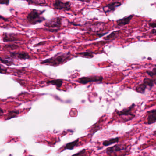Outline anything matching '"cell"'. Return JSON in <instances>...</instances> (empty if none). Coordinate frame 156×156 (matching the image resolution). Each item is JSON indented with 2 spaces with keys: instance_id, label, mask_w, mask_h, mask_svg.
Wrapping results in <instances>:
<instances>
[{
  "instance_id": "5",
  "label": "cell",
  "mask_w": 156,
  "mask_h": 156,
  "mask_svg": "<svg viewBox=\"0 0 156 156\" xmlns=\"http://www.w3.org/2000/svg\"><path fill=\"white\" fill-rule=\"evenodd\" d=\"M103 80V78L102 76H91L80 78L78 82L80 84H86L91 82H101Z\"/></svg>"
},
{
  "instance_id": "34",
  "label": "cell",
  "mask_w": 156,
  "mask_h": 156,
  "mask_svg": "<svg viewBox=\"0 0 156 156\" xmlns=\"http://www.w3.org/2000/svg\"><path fill=\"white\" fill-rule=\"evenodd\" d=\"M153 134H154V135L156 136V131H154Z\"/></svg>"
},
{
  "instance_id": "25",
  "label": "cell",
  "mask_w": 156,
  "mask_h": 156,
  "mask_svg": "<svg viewBox=\"0 0 156 156\" xmlns=\"http://www.w3.org/2000/svg\"><path fill=\"white\" fill-rule=\"evenodd\" d=\"M7 72V70L4 66L0 65V73H6Z\"/></svg>"
},
{
  "instance_id": "7",
  "label": "cell",
  "mask_w": 156,
  "mask_h": 156,
  "mask_svg": "<svg viewBox=\"0 0 156 156\" xmlns=\"http://www.w3.org/2000/svg\"><path fill=\"white\" fill-rule=\"evenodd\" d=\"M135 106V104L133 103L128 108L123 109L122 111H117L116 113H117L118 116H128V115H130V116L134 117L135 116L134 114L132 113V111L134 108Z\"/></svg>"
},
{
  "instance_id": "6",
  "label": "cell",
  "mask_w": 156,
  "mask_h": 156,
  "mask_svg": "<svg viewBox=\"0 0 156 156\" xmlns=\"http://www.w3.org/2000/svg\"><path fill=\"white\" fill-rule=\"evenodd\" d=\"M122 3L119 2H112L102 8L105 13L107 14L114 12L118 7L122 5Z\"/></svg>"
},
{
  "instance_id": "9",
  "label": "cell",
  "mask_w": 156,
  "mask_h": 156,
  "mask_svg": "<svg viewBox=\"0 0 156 156\" xmlns=\"http://www.w3.org/2000/svg\"><path fill=\"white\" fill-rule=\"evenodd\" d=\"M10 56L21 60L28 59L30 58L29 54L26 52H11Z\"/></svg>"
},
{
  "instance_id": "2",
  "label": "cell",
  "mask_w": 156,
  "mask_h": 156,
  "mask_svg": "<svg viewBox=\"0 0 156 156\" xmlns=\"http://www.w3.org/2000/svg\"><path fill=\"white\" fill-rule=\"evenodd\" d=\"M44 12V10L40 11L33 9L27 16V22L31 25H36L42 23L46 20V18L43 15Z\"/></svg>"
},
{
  "instance_id": "3",
  "label": "cell",
  "mask_w": 156,
  "mask_h": 156,
  "mask_svg": "<svg viewBox=\"0 0 156 156\" xmlns=\"http://www.w3.org/2000/svg\"><path fill=\"white\" fill-rule=\"evenodd\" d=\"M62 19L60 17H55L48 20L44 24V26L47 27L46 30L51 33H55L59 31L62 26Z\"/></svg>"
},
{
  "instance_id": "16",
  "label": "cell",
  "mask_w": 156,
  "mask_h": 156,
  "mask_svg": "<svg viewBox=\"0 0 156 156\" xmlns=\"http://www.w3.org/2000/svg\"><path fill=\"white\" fill-rule=\"evenodd\" d=\"M95 53L91 51H87L85 52H79L76 53V55L78 56L86 58H92L94 56Z\"/></svg>"
},
{
  "instance_id": "8",
  "label": "cell",
  "mask_w": 156,
  "mask_h": 156,
  "mask_svg": "<svg viewBox=\"0 0 156 156\" xmlns=\"http://www.w3.org/2000/svg\"><path fill=\"white\" fill-rule=\"evenodd\" d=\"M134 16V15H130L125 16V17H123L122 19L117 20L116 21L117 27L124 26L130 23Z\"/></svg>"
},
{
  "instance_id": "21",
  "label": "cell",
  "mask_w": 156,
  "mask_h": 156,
  "mask_svg": "<svg viewBox=\"0 0 156 156\" xmlns=\"http://www.w3.org/2000/svg\"><path fill=\"white\" fill-rule=\"evenodd\" d=\"M119 141V137H116L115 138H112V139H110L109 140L104 141L103 143V145L104 146H108L111 145L115 143H118Z\"/></svg>"
},
{
  "instance_id": "22",
  "label": "cell",
  "mask_w": 156,
  "mask_h": 156,
  "mask_svg": "<svg viewBox=\"0 0 156 156\" xmlns=\"http://www.w3.org/2000/svg\"><path fill=\"white\" fill-rule=\"evenodd\" d=\"M19 111H12L8 113L7 115V117L6 120H9V119H12V118H14L16 117L18 114H19Z\"/></svg>"
},
{
  "instance_id": "24",
  "label": "cell",
  "mask_w": 156,
  "mask_h": 156,
  "mask_svg": "<svg viewBox=\"0 0 156 156\" xmlns=\"http://www.w3.org/2000/svg\"><path fill=\"white\" fill-rule=\"evenodd\" d=\"M5 47L6 48L10 49H17V48H18V46L16 45H13V44H11V45H7L5 46Z\"/></svg>"
},
{
  "instance_id": "19",
  "label": "cell",
  "mask_w": 156,
  "mask_h": 156,
  "mask_svg": "<svg viewBox=\"0 0 156 156\" xmlns=\"http://www.w3.org/2000/svg\"><path fill=\"white\" fill-rule=\"evenodd\" d=\"M147 87L146 85L144 83H141V84L138 85L137 87L136 88V91L137 93H141V94H144L145 93L146 90L147 89Z\"/></svg>"
},
{
  "instance_id": "10",
  "label": "cell",
  "mask_w": 156,
  "mask_h": 156,
  "mask_svg": "<svg viewBox=\"0 0 156 156\" xmlns=\"http://www.w3.org/2000/svg\"><path fill=\"white\" fill-rule=\"evenodd\" d=\"M126 149V147L122 145H115L112 147L107 148L106 150V153L107 154H112L115 152H120V151L125 150Z\"/></svg>"
},
{
  "instance_id": "13",
  "label": "cell",
  "mask_w": 156,
  "mask_h": 156,
  "mask_svg": "<svg viewBox=\"0 0 156 156\" xmlns=\"http://www.w3.org/2000/svg\"><path fill=\"white\" fill-rule=\"evenodd\" d=\"M143 83H144L147 88L151 89L156 84V80L154 79L146 78L143 81Z\"/></svg>"
},
{
  "instance_id": "11",
  "label": "cell",
  "mask_w": 156,
  "mask_h": 156,
  "mask_svg": "<svg viewBox=\"0 0 156 156\" xmlns=\"http://www.w3.org/2000/svg\"><path fill=\"white\" fill-rule=\"evenodd\" d=\"M147 124L151 125L156 122V109L147 112Z\"/></svg>"
},
{
  "instance_id": "33",
  "label": "cell",
  "mask_w": 156,
  "mask_h": 156,
  "mask_svg": "<svg viewBox=\"0 0 156 156\" xmlns=\"http://www.w3.org/2000/svg\"><path fill=\"white\" fill-rule=\"evenodd\" d=\"M3 113V111L1 108H0V116Z\"/></svg>"
},
{
  "instance_id": "29",
  "label": "cell",
  "mask_w": 156,
  "mask_h": 156,
  "mask_svg": "<svg viewBox=\"0 0 156 156\" xmlns=\"http://www.w3.org/2000/svg\"><path fill=\"white\" fill-rule=\"evenodd\" d=\"M46 42H45V41H42V42H39L38 44H36V45H35V46H40L41 45H44V44Z\"/></svg>"
},
{
  "instance_id": "26",
  "label": "cell",
  "mask_w": 156,
  "mask_h": 156,
  "mask_svg": "<svg viewBox=\"0 0 156 156\" xmlns=\"http://www.w3.org/2000/svg\"><path fill=\"white\" fill-rule=\"evenodd\" d=\"M85 151H86V150H85V149H83L82 150L80 151V152H79V153H77V154H75L73 155H83L85 154Z\"/></svg>"
},
{
  "instance_id": "1",
  "label": "cell",
  "mask_w": 156,
  "mask_h": 156,
  "mask_svg": "<svg viewBox=\"0 0 156 156\" xmlns=\"http://www.w3.org/2000/svg\"><path fill=\"white\" fill-rule=\"evenodd\" d=\"M70 52H59L55 55L54 56L41 61L42 65L57 67L61 64L66 63L71 59Z\"/></svg>"
},
{
  "instance_id": "15",
  "label": "cell",
  "mask_w": 156,
  "mask_h": 156,
  "mask_svg": "<svg viewBox=\"0 0 156 156\" xmlns=\"http://www.w3.org/2000/svg\"><path fill=\"white\" fill-rule=\"evenodd\" d=\"M120 31H113V32H112L111 34L108 35L107 36L105 37L104 38V39L105 40H114L115 39L117 38L119 36V34H120Z\"/></svg>"
},
{
  "instance_id": "20",
  "label": "cell",
  "mask_w": 156,
  "mask_h": 156,
  "mask_svg": "<svg viewBox=\"0 0 156 156\" xmlns=\"http://www.w3.org/2000/svg\"><path fill=\"white\" fill-rule=\"evenodd\" d=\"M0 61L3 64H5L7 66H11L12 64H13V61L12 58L9 57H0Z\"/></svg>"
},
{
  "instance_id": "28",
  "label": "cell",
  "mask_w": 156,
  "mask_h": 156,
  "mask_svg": "<svg viewBox=\"0 0 156 156\" xmlns=\"http://www.w3.org/2000/svg\"><path fill=\"white\" fill-rule=\"evenodd\" d=\"M149 26L152 28H156V23H150L149 24Z\"/></svg>"
},
{
  "instance_id": "30",
  "label": "cell",
  "mask_w": 156,
  "mask_h": 156,
  "mask_svg": "<svg viewBox=\"0 0 156 156\" xmlns=\"http://www.w3.org/2000/svg\"><path fill=\"white\" fill-rule=\"evenodd\" d=\"M0 19H2V20H4L5 21H8V20L7 18H5V17H3V16H2L0 15Z\"/></svg>"
},
{
  "instance_id": "31",
  "label": "cell",
  "mask_w": 156,
  "mask_h": 156,
  "mask_svg": "<svg viewBox=\"0 0 156 156\" xmlns=\"http://www.w3.org/2000/svg\"><path fill=\"white\" fill-rule=\"evenodd\" d=\"M77 1L89 3V2H90L91 0H77Z\"/></svg>"
},
{
  "instance_id": "32",
  "label": "cell",
  "mask_w": 156,
  "mask_h": 156,
  "mask_svg": "<svg viewBox=\"0 0 156 156\" xmlns=\"http://www.w3.org/2000/svg\"><path fill=\"white\" fill-rule=\"evenodd\" d=\"M151 34L156 35V29H154L151 31Z\"/></svg>"
},
{
  "instance_id": "27",
  "label": "cell",
  "mask_w": 156,
  "mask_h": 156,
  "mask_svg": "<svg viewBox=\"0 0 156 156\" xmlns=\"http://www.w3.org/2000/svg\"><path fill=\"white\" fill-rule=\"evenodd\" d=\"M10 0H0V4H5L8 5Z\"/></svg>"
},
{
  "instance_id": "18",
  "label": "cell",
  "mask_w": 156,
  "mask_h": 156,
  "mask_svg": "<svg viewBox=\"0 0 156 156\" xmlns=\"http://www.w3.org/2000/svg\"><path fill=\"white\" fill-rule=\"evenodd\" d=\"M79 142V139H78L72 143H69L67 144L64 147L63 151L66 150H73L75 147L77 146Z\"/></svg>"
},
{
  "instance_id": "14",
  "label": "cell",
  "mask_w": 156,
  "mask_h": 156,
  "mask_svg": "<svg viewBox=\"0 0 156 156\" xmlns=\"http://www.w3.org/2000/svg\"><path fill=\"white\" fill-rule=\"evenodd\" d=\"M46 83L48 84L55 86L57 88H60L63 85V80L62 79H54L48 81Z\"/></svg>"
},
{
  "instance_id": "12",
  "label": "cell",
  "mask_w": 156,
  "mask_h": 156,
  "mask_svg": "<svg viewBox=\"0 0 156 156\" xmlns=\"http://www.w3.org/2000/svg\"><path fill=\"white\" fill-rule=\"evenodd\" d=\"M3 41L5 42H12L18 40V39L13 33H4L3 34Z\"/></svg>"
},
{
  "instance_id": "17",
  "label": "cell",
  "mask_w": 156,
  "mask_h": 156,
  "mask_svg": "<svg viewBox=\"0 0 156 156\" xmlns=\"http://www.w3.org/2000/svg\"><path fill=\"white\" fill-rule=\"evenodd\" d=\"M26 1L28 4L36 5H45L46 4L45 0H23Z\"/></svg>"
},
{
  "instance_id": "4",
  "label": "cell",
  "mask_w": 156,
  "mask_h": 156,
  "mask_svg": "<svg viewBox=\"0 0 156 156\" xmlns=\"http://www.w3.org/2000/svg\"><path fill=\"white\" fill-rule=\"evenodd\" d=\"M53 7L55 10L69 11L71 9V3L70 2H63L62 0H55L53 3Z\"/></svg>"
},
{
  "instance_id": "23",
  "label": "cell",
  "mask_w": 156,
  "mask_h": 156,
  "mask_svg": "<svg viewBox=\"0 0 156 156\" xmlns=\"http://www.w3.org/2000/svg\"><path fill=\"white\" fill-rule=\"evenodd\" d=\"M146 73L147 75H149L150 77H153L156 76V68H154L152 71H146Z\"/></svg>"
}]
</instances>
